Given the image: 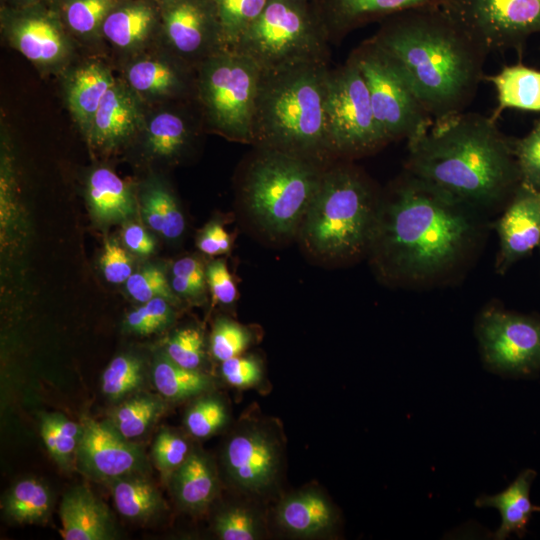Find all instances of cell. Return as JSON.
<instances>
[{"label":"cell","mask_w":540,"mask_h":540,"mask_svg":"<svg viewBox=\"0 0 540 540\" xmlns=\"http://www.w3.org/2000/svg\"><path fill=\"white\" fill-rule=\"evenodd\" d=\"M480 211L409 172L379 203L369 250L388 279L418 286L467 262L484 233Z\"/></svg>","instance_id":"obj_1"},{"label":"cell","mask_w":540,"mask_h":540,"mask_svg":"<svg viewBox=\"0 0 540 540\" xmlns=\"http://www.w3.org/2000/svg\"><path fill=\"white\" fill-rule=\"evenodd\" d=\"M512 139L496 119L460 112L408 140L406 171L481 211L507 204L522 182Z\"/></svg>","instance_id":"obj_2"},{"label":"cell","mask_w":540,"mask_h":540,"mask_svg":"<svg viewBox=\"0 0 540 540\" xmlns=\"http://www.w3.org/2000/svg\"><path fill=\"white\" fill-rule=\"evenodd\" d=\"M384 20L371 40L397 65L431 117L463 112L484 78V48L440 6Z\"/></svg>","instance_id":"obj_3"},{"label":"cell","mask_w":540,"mask_h":540,"mask_svg":"<svg viewBox=\"0 0 540 540\" xmlns=\"http://www.w3.org/2000/svg\"><path fill=\"white\" fill-rule=\"evenodd\" d=\"M329 75L324 61L263 72L253 140L302 157L330 149L325 115Z\"/></svg>","instance_id":"obj_4"},{"label":"cell","mask_w":540,"mask_h":540,"mask_svg":"<svg viewBox=\"0 0 540 540\" xmlns=\"http://www.w3.org/2000/svg\"><path fill=\"white\" fill-rule=\"evenodd\" d=\"M379 203L366 180L340 167L322 175L303 219V235L317 254L347 259L369 249Z\"/></svg>","instance_id":"obj_5"},{"label":"cell","mask_w":540,"mask_h":540,"mask_svg":"<svg viewBox=\"0 0 540 540\" xmlns=\"http://www.w3.org/2000/svg\"><path fill=\"white\" fill-rule=\"evenodd\" d=\"M328 27L313 0H269L234 48L272 72L323 61Z\"/></svg>","instance_id":"obj_6"},{"label":"cell","mask_w":540,"mask_h":540,"mask_svg":"<svg viewBox=\"0 0 540 540\" xmlns=\"http://www.w3.org/2000/svg\"><path fill=\"white\" fill-rule=\"evenodd\" d=\"M321 176L304 157L269 149L248 172L247 208L267 232L290 235L303 221Z\"/></svg>","instance_id":"obj_7"},{"label":"cell","mask_w":540,"mask_h":540,"mask_svg":"<svg viewBox=\"0 0 540 540\" xmlns=\"http://www.w3.org/2000/svg\"><path fill=\"white\" fill-rule=\"evenodd\" d=\"M263 70L249 56L223 48L201 61L198 92L211 126L228 138L253 140Z\"/></svg>","instance_id":"obj_8"},{"label":"cell","mask_w":540,"mask_h":540,"mask_svg":"<svg viewBox=\"0 0 540 540\" xmlns=\"http://www.w3.org/2000/svg\"><path fill=\"white\" fill-rule=\"evenodd\" d=\"M368 88L375 119L387 142L410 140L433 118L392 59L371 39L351 56Z\"/></svg>","instance_id":"obj_9"},{"label":"cell","mask_w":540,"mask_h":540,"mask_svg":"<svg viewBox=\"0 0 540 540\" xmlns=\"http://www.w3.org/2000/svg\"><path fill=\"white\" fill-rule=\"evenodd\" d=\"M325 115L330 150L355 156L387 143L375 119L365 80L352 57L329 75Z\"/></svg>","instance_id":"obj_10"},{"label":"cell","mask_w":540,"mask_h":540,"mask_svg":"<svg viewBox=\"0 0 540 540\" xmlns=\"http://www.w3.org/2000/svg\"><path fill=\"white\" fill-rule=\"evenodd\" d=\"M440 7L487 53L521 50L540 33V0H443Z\"/></svg>","instance_id":"obj_11"},{"label":"cell","mask_w":540,"mask_h":540,"mask_svg":"<svg viewBox=\"0 0 540 540\" xmlns=\"http://www.w3.org/2000/svg\"><path fill=\"white\" fill-rule=\"evenodd\" d=\"M5 41L43 72L64 68L73 53L71 34L47 0L26 6L2 4Z\"/></svg>","instance_id":"obj_12"},{"label":"cell","mask_w":540,"mask_h":540,"mask_svg":"<svg viewBox=\"0 0 540 540\" xmlns=\"http://www.w3.org/2000/svg\"><path fill=\"white\" fill-rule=\"evenodd\" d=\"M477 333L487 365L511 376L540 371V317L498 308L484 310Z\"/></svg>","instance_id":"obj_13"},{"label":"cell","mask_w":540,"mask_h":540,"mask_svg":"<svg viewBox=\"0 0 540 540\" xmlns=\"http://www.w3.org/2000/svg\"><path fill=\"white\" fill-rule=\"evenodd\" d=\"M161 38L173 54L203 61L226 48L212 0H159Z\"/></svg>","instance_id":"obj_14"},{"label":"cell","mask_w":540,"mask_h":540,"mask_svg":"<svg viewBox=\"0 0 540 540\" xmlns=\"http://www.w3.org/2000/svg\"><path fill=\"white\" fill-rule=\"evenodd\" d=\"M223 459L228 476L238 488L260 493L276 479L281 460L280 444L266 427L247 424L231 436Z\"/></svg>","instance_id":"obj_15"},{"label":"cell","mask_w":540,"mask_h":540,"mask_svg":"<svg viewBox=\"0 0 540 540\" xmlns=\"http://www.w3.org/2000/svg\"><path fill=\"white\" fill-rule=\"evenodd\" d=\"M76 456L85 473L113 481L138 473L145 464L139 445L122 437L109 423L83 417Z\"/></svg>","instance_id":"obj_16"},{"label":"cell","mask_w":540,"mask_h":540,"mask_svg":"<svg viewBox=\"0 0 540 540\" xmlns=\"http://www.w3.org/2000/svg\"><path fill=\"white\" fill-rule=\"evenodd\" d=\"M496 270L505 273L540 245V189L521 182L496 222Z\"/></svg>","instance_id":"obj_17"},{"label":"cell","mask_w":540,"mask_h":540,"mask_svg":"<svg viewBox=\"0 0 540 540\" xmlns=\"http://www.w3.org/2000/svg\"><path fill=\"white\" fill-rule=\"evenodd\" d=\"M140 97L122 80L116 79L105 94L85 137L99 149H115L140 130L145 115Z\"/></svg>","instance_id":"obj_18"},{"label":"cell","mask_w":540,"mask_h":540,"mask_svg":"<svg viewBox=\"0 0 540 540\" xmlns=\"http://www.w3.org/2000/svg\"><path fill=\"white\" fill-rule=\"evenodd\" d=\"M156 36L161 37L159 0H123L101 28V37L124 52H137Z\"/></svg>","instance_id":"obj_19"},{"label":"cell","mask_w":540,"mask_h":540,"mask_svg":"<svg viewBox=\"0 0 540 540\" xmlns=\"http://www.w3.org/2000/svg\"><path fill=\"white\" fill-rule=\"evenodd\" d=\"M59 515L64 540H108L114 536L109 510L86 486L65 493Z\"/></svg>","instance_id":"obj_20"},{"label":"cell","mask_w":540,"mask_h":540,"mask_svg":"<svg viewBox=\"0 0 540 540\" xmlns=\"http://www.w3.org/2000/svg\"><path fill=\"white\" fill-rule=\"evenodd\" d=\"M116 81L111 70L100 61L77 66L65 81L68 109L84 136L105 94Z\"/></svg>","instance_id":"obj_21"},{"label":"cell","mask_w":540,"mask_h":540,"mask_svg":"<svg viewBox=\"0 0 540 540\" xmlns=\"http://www.w3.org/2000/svg\"><path fill=\"white\" fill-rule=\"evenodd\" d=\"M327 27L347 31L411 9L441 6L443 0H313Z\"/></svg>","instance_id":"obj_22"},{"label":"cell","mask_w":540,"mask_h":540,"mask_svg":"<svg viewBox=\"0 0 540 540\" xmlns=\"http://www.w3.org/2000/svg\"><path fill=\"white\" fill-rule=\"evenodd\" d=\"M277 520L282 528L293 535L312 537L330 531L337 516L323 494L307 489L289 495L280 503Z\"/></svg>","instance_id":"obj_23"},{"label":"cell","mask_w":540,"mask_h":540,"mask_svg":"<svg viewBox=\"0 0 540 540\" xmlns=\"http://www.w3.org/2000/svg\"><path fill=\"white\" fill-rule=\"evenodd\" d=\"M124 82L141 100L174 97L185 88L180 68L159 55H139L125 67Z\"/></svg>","instance_id":"obj_24"},{"label":"cell","mask_w":540,"mask_h":540,"mask_svg":"<svg viewBox=\"0 0 540 540\" xmlns=\"http://www.w3.org/2000/svg\"><path fill=\"white\" fill-rule=\"evenodd\" d=\"M537 473L533 469L523 470L516 479L501 493L493 496H481L476 506L495 507L501 514V525L495 533L498 540L506 539L511 533L523 537L534 512H540V506L530 500V489Z\"/></svg>","instance_id":"obj_25"},{"label":"cell","mask_w":540,"mask_h":540,"mask_svg":"<svg viewBox=\"0 0 540 540\" xmlns=\"http://www.w3.org/2000/svg\"><path fill=\"white\" fill-rule=\"evenodd\" d=\"M174 496L188 511H202L213 501L218 490L216 470L202 451L192 449L186 461L171 475Z\"/></svg>","instance_id":"obj_26"},{"label":"cell","mask_w":540,"mask_h":540,"mask_svg":"<svg viewBox=\"0 0 540 540\" xmlns=\"http://www.w3.org/2000/svg\"><path fill=\"white\" fill-rule=\"evenodd\" d=\"M86 192L91 210L100 221L125 220L135 211L130 188L109 168L98 167L91 171Z\"/></svg>","instance_id":"obj_27"},{"label":"cell","mask_w":540,"mask_h":540,"mask_svg":"<svg viewBox=\"0 0 540 540\" xmlns=\"http://www.w3.org/2000/svg\"><path fill=\"white\" fill-rule=\"evenodd\" d=\"M496 89L498 106L494 119L504 109L540 112V71L521 63L504 66L498 73L484 77Z\"/></svg>","instance_id":"obj_28"},{"label":"cell","mask_w":540,"mask_h":540,"mask_svg":"<svg viewBox=\"0 0 540 540\" xmlns=\"http://www.w3.org/2000/svg\"><path fill=\"white\" fill-rule=\"evenodd\" d=\"M153 383L159 394L169 401H182L212 391L216 383L202 370L184 368L166 354L157 357L152 368Z\"/></svg>","instance_id":"obj_29"},{"label":"cell","mask_w":540,"mask_h":540,"mask_svg":"<svg viewBox=\"0 0 540 540\" xmlns=\"http://www.w3.org/2000/svg\"><path fill=\"white\" fill-rule=\"evenodd\" d=\"M111 491L117 511L130 521H147L164 508L158 490L137 473L111 481Z\"/></svg>","instance_id":"obj_30"},{"label":"cell","mask_w":540,"mask_h":540,"mask_svg":"<svg viewBox=\"0 0 540 540\" xmlns=\"http://www.w3.org/2000/svg\"><path fill=\"white\" fill-rule=\"evenodd\" d=\"M71 36L101 37L108 14L123 0H47Z\"/></svg>","instance_id":"obj_31"},{"label":"cell","mask_w":540,"mask_h":540,"mask_svg":"<svg viewBox=\"0 0 540 540\" xmlns=\"http://www.w3.org/2000/svg\"><path fill=\"white\" fill-rule=\"evenodd\" d=\"M52 503L48 487L27 478L18 481L7 492L3 507L7 517L17 523L38 524L48 519Z\"/></svg>","instance_id":"obj_32"},{"label":"cell","mask_w":540,"mask_h":540,"mask_svg":"<svg viewBox=\"0 0 540 540\" xmlns=\"http://www.w3.org/2000/svg\"><path fill=\"white\" fill-rule=\"evenodd\" d=\"M145 149L151 156L171 158L185 147L189 129L177 113L162 110L145 120L143 127Z\"/></svg>","instance_id":"obj_33"},{"label":"cell","mask_w":540,"mask_h":540,"mask_svg":"<svg viewBox=\"0 0 540 540\" xmlns=\"http://www.w3.org/2000/svg\"><path fill=\"white\" fill-rule=\"evenodd\" d=\"M141 211L147 225L168 239L182 235L185 221L170 191L158 182L145 187L141 199Z\"/></svg>","instance_id":"obj_34"},{"label":"cell","mask_w":540,"mask_h":540,"mask_svg":"<svg viewBox=\"0 0 540 540\" xmlns=\"http://www.w3.org/2000/svg\"><path fill=\"white\" fill-rule=\"evenodd\" d=\"M163 399L152 394L134 395L113 411L109 424L125 439L141 437L164 413Z\"/></svg>","instance_id":"obj_35"},{"label":"cell","mask_w":540,"mask_h":540,"mask_svg":"<svg viewBox=\"0 0 540 540\" xmlns=\"http://www.w3.org/2000/svg\"><path fill=\"white\" fill-rule=\"evenodd\" d=\"M40 433L51 457L68 468L76 456L81 424L59 413H44L40 417Z\"/></svg>","instance_id":"obj_36"},{"label":"cell","mask_w":540,"mask_h":540,"mask_svg":"<svg viewBox=\"0 0 540 540\" xmlns=\"http://www.w3.org/2000/svg\"><path fill=\"white\" fill-rule=\"evenodd\" d=\"M220 19L226 48H234L260 16L269 0H212Z\"/></svg>","instance_id":"obj_37"},{"label":"cell","mask_w":540,"mask_h":540,"mask_svg":"<svg viewBox=\"0 0 540 540\" xmlns=\"http://www.w3.org/2000/svg\"><path fill=\"white\" fill-rule=\"evenodd\" d=\"M144 384V367L132 355L116 356L102 374L101 388L111 400L117 401L138 391Z\"/></svg>","instance_id":"obj_38"},{"label":"cell","mask_w":540,"mask_h":540,"mask_svg":"<svg viewBox=\"0 0 540 540\" xmlns=\"http://www.w3.org/2000/svg\"><path fill=\"white\" fill-rule=\"evenodd\" d=\"M228 416L227 407L219 397L203 394L186 411L184 425L190 435L205 439L222 429Z\"/></svg>","instance_id":"obj_39"},{"label":"cell","mask_w":540,"mask_h":540,"mask_svg":"<svg viewBox=\"0 0 540 540\" xmlns=\"http://www.w3.org/2000/svg\"><path fill=\"white\" fill-rule=\"evenodd\" d=\"M258 515L245 506L223 510L214 521V531L222 540H255L262 537Z\"/></svg>","instance_id":"obj_40"},{"label":"cell","mask_w":540,"mask_h":540,"mask_svg":"<svg viewBox=\"0 0 540 540\" xmlns=\"http://www.w3.org/2000/svg\"><path fill=\"white\" fill-rule=\"evenodd\" d=\"M251 342L250 332L242 325L226 318L216 321L211 338L210 351L213 357L223 362L241 353Z\"/></svg>","instance_id":"obj_41"},{"label":"cell","mask_w":540,"mask_h":540,"mask_svg":"<svg viewBox=\"0 0 540 540\" xmlns=\"http://www.w3.org/2000/svg\"><path fill=\"white\" fill-rule=\"evenodd\" d=\"M191 451L189 442L183 436L172 430L162 429L154 440L152 458L157 469L167 477L186 461Z\"/></svg>","instance_id":"obj_42"},{"label":"cell","mask_w":540,"mask_h":540,"mask_svg":"<svg viewBox=\"0 0 540 540\" xmlns=\"http://www.w3.org/2000/svg\"><path fill=\"white\" fill-rule=\"evenodd\" d=\"M166 356L179 366L201 370L205 359L202 333L192 327L180 329L167 341Z\"/></svg>","instance_id":"obj_43"},{"label":"cell","mask_w":540,"mask_h":540,"mask_svg":"<svg viewBox=\"0 0 540 540\" xmlns=\"http://www.w3.org/2000/svg\"><path fill=\"white\" fill-rule=\"evenodd\" d=\"M173 320L169 301L157 297L131 311L125 320L128 330L139 335H150L165 329Z\"/></svg>","instance_id":"obj_44"},{"label":"cell","mask_w":540,"mask_h":540,"mask_svg":"<svg viewBox=\"0 0 540 540\" xmlns=\"http://www.w3.org/2000/svg\"><path fill=\"white\" fill-rule=\"evenodd\" d=\"M129 295L136 301L145 303L161 297L169 302L177 301L175 292L164 273L156 267H146L132 275L125 282Z\"/></svg>","instance_id":"obj_45"},{"label":"cell","mask_w":540,"mask_h":540,"mask_svg":"<svg viewBox=\"0 0 540 540\" xmlns=\"http://www.w3.org/2000/svg\"><path fill=\"white\" fill-rule=\"evenodd\" d=\"M522 182L540 189V119L523 138L513 141Z\"/></svg>","instance_id":"obj_46"},{"label":"cell","mask_w":540,"mask_h":540,"mask_svg":"<svg viewBox=\"0 0 540 540\" xmlns=\"http://www.w3.org/2000/svg\"><path fill=\"white\" fill-rule=\"evenodd\" d=\"M221 375L229 385L246 389L261 382L263 367L258 358L239 355L221 362Z\"/></svg>","instance_id":"obj_47"},{"label":"cell","mask_w":540,"mask_h":540,"mask_svg":"<svg viewBox=\"0 0 540 540\" xmlns=\"http://www.w3.org/2000/svg\"><path fill=\"white\" fill-rule=\"evenodd\" d=\"M100 263L105 279L113 284L125 283L133 273L131 257L114 240L105 241Z\"/></svg>","instance_id":"obj_48"},{"label":"cell","mask_w":540,"mask_h":540,"mask_svg":"<svg viewBox=\"0 0 540 540\" xmlns=\"http://www.w3.org/2000/svg\"><path fill=\"white\" fill-rule=\"evenodd\" d=\"M206 280L216 302L229 305L237 297L236 285L223 260L210 263L206 269Z\"/></svg>","instance_id":"obj_49"},{"label":"cell","mask_w":540,"mask_h":540,"mask_svg":"<svg viewBox=\"0 0 540 540\" xmlns=\"http://www.w3.org/2000/svg\"><path fill=\"white\" fill-rule=\"evenodd\" d=\"M197 246L209 256L222 255L230 251L231 239L221 224L211 223L200 235Z\"/></svg>","instance_id":"obj_50"},{"label":"cell","mask_w":540,"mask_h":540,"mask_svg":"<svg viewBox=\"0 0 540 540\" xmlns=\"http://www.w3.org/2000/svg\"><path fill=\"white\" fill-rule=\"evenodd\" d=\"M122 236L126 247L140 256L150 255L155 248L153 238L141 225L129 224L125 227Z\"/></svg>","instance_id":"obj_51"},{"label":"cell","mask_w":540,"mask_h":540,"mask_svg":"<svg viewBox=\"0 0 540 540\" xmlns=\"http://www.w3.org/2000/svg\"><path fill=\"white\" fill-rule=\"evenodd\" d=\"M174 276H182L200 288H205L206 271L201 262L194 257H183L177 260L172 267Z\"/></svg>","instance_id":"obj_52"},{"label":"cell","mask_w":540,"mask_h":540,"mask_svg":"<svg viewBox=\"0 0 540 540\" xmlns=\"http://www.w3.org/2000/svg\"><path fill=\"white\" fill-rule=\"evenodd\" d=\"M171 286L175 294L186 298H196L204 291V289L182 276L173 275Z\"/></svg>","instance_id":"obj_53"},{"label":"cell","mask_w":540,"mask_h":540,"mask_svg":"<svg viewBox=\"0 0 540 540\" xmlns=\"http://www.w3.org/2000/svg\"><path fill=\"white\" fill-rule=\"evenodd\" d=\"M45 0H4L5 5L9 6H26L34 3H38Z\"/></svg>","instance_id":"obj_54"},{"label":"cell","mask_w":540,"mask_h":540,"mask_svg":"<svg viewBox=\"0 0 540 540\" xmlns=\"http://www.w3.org/2000/svg\"><path fill=\"white\" fill-rule=\"evenodd\" d=\"M539 247H540V245H539Z\"/></svg>","instance_id":"obj_55"}]
</instances>
